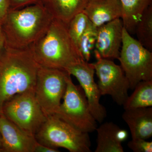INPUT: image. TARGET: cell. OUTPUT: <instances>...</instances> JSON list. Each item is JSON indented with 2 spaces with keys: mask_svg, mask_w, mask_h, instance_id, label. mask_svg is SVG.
<instances>
[{
  "mask_svg": "<svg viewBox=\"0 0 152 152\" xmlns=\"http://www.w3.org/2000/svg\"><path fill=\"white\" fill-rule=\"evenodd\" d=\"M54 19L42 3L9 10L1 23L6 46L16 49L29 48L43 35Z\"/></svg>",
  "mask_w": 152,
  "mask_h": 152,
  "instance_id": "cell-1",
  "label": "cell"
},
{
  "mask_svg": "<svg viewBox=\"0 0 152 152\" xmlns=\"http://www.w3.org/2000/svg\"><path fill=\"white\" fill-rule=\"evenodd\" d=\"M39 67L29 47H7L0 61V115L3 106L11 98L35 89Z\"/></svg>",
  "mask_w": 152,
  "mask_h": 152,
  "instance_id": "cell-2",
  "label": "cell"
},
{
  "mask_svg": "<svg viewBox=\"0 0 152 152\" xmlns=\"http://www.w3.org/2000/svg\"><path fill=\"white\" fill-rule=\"evenodd\" d=\"M29 48L36 62L42 66L66 71L85 61L69 35L68 25L55 18L43 35Z\"/></svg>",
  "mask_w": 152,
  "mask_h": 152,
  "instance_id": "cell-3",
  "label": "cell"
},
{
  "mask_svg": "<svg viewBox=\"0 0 152 152\" xmlns=\"http://www.w3.org/2000/svg\"><path fill=\"white\" fill-rule=\"evenodd\" d=\"M35 137L40 143L57 149L64 148L70 152H91L89 133L80 130L56 115L47 117Z\"/></svg>",
  "mask_w": 152,
  "mask_h": 152,
  "instance_id": "cell-4",
  "label": "cell"
},
{
  "mask_svg": "<svg viewBox=\"0 0 152 152\" xmlns=\"http://www.w3.org/2000/svg\"><path fill=\"white\" fill-rule=\"evenodd\" d=\"M118 60L131 90L140 82L152 80V51L133 38L124 28Z\"/></svg>",
  "mask_w": 152,
  "mask_h": 152,
  "instance_id": "cell-5",
  "label": "cell"
},
{
  "mask_svg": "<svg viewBox=\"0 0 152 152\" xmlns=\"http://www.w3.org/2000/svg\"><path fill=\"white\" fill-rule=\"evenodd\" d=\"M1 113L22 130L34 137L47 118L36 99L35 89L11 98L3 106Z\"/></svg>",
  "mask_w": 152,
  "mask_h": 152,
  "instance_id": "cell-6",
  "label": "cell"
},
{
  "mask_svg": "<svg viewBox=\"0 0 152 152\" xmlns=\"http://www.w3.org/2000/svg\"><path fill=\"white\" fill-rule=\"evenodd\" d=\"M71 76L67 79L63 102L55 115L80 130L93 132L97 128L96 121L91 113L81 87L74 83Z\"/></svg>",
  "mask_w": 152,
  "mask_h": 152,
  "instance_id": "cell-7",
  "label": "cell"
},
{
  "mask_svg": "<svg viewBox=\"0 0 152 152\" xmlns=\"http://www.w3.org/2000/svg\"><path fill=\"white\" fill-rule=\"evenodd\" d=\"M70 75L63 70L39 65L35 95L47 117L55 115L58 111Z\"/></svg>",
  "mask_w": 152,
  "mask_h": 152,
  "instance_id": "cell-8",
  "label": "cell"
},
{
  "mask_svg": "<svg viewBox=\"0 0 152 152\" xmlns=\"http://www.w3.org/2000/svg\"><path fill=\"white\" fill-rule=\"evenodd\" d=\"M96 58V61L93 64L101 95H109L116 103L123 106L129 97L130 86L122 69L112 60Z\"/></svg>",
  "mask_w": 152,
  "mask_h": 152,
  "instance_id": "cell-9",
  "label": "cell"
},
{
  "mask_svg": "<svg viewBox=\"0 0 152 152\" xmlns=\"http://www.w3.org/2000/svg\"><path fill=\"white\" fill-rule=\"evenodd\" d=\"M66 71L78 81L87 98L91 113L96 121L102 123L107 116V111L100 102L102 95L95 82V71L93 63L83 61Z\"/></svg>",
  "mask_w": 152,
  "mask_h": 152,
  "instance_id": "cell-10",
  "label": "cell"
},
{
  "mask_svg": "<svg viewBox=\"0 0 152 152\" xmlns=\"http://www.w3.org/2000/svg\"><path fill=\"white\" fill-rule=\"evenodd\" d=\"M124 28L121 18L115 19L98 28L94 51L95 57L110 60L118 59Z\"/></svg>",
  "mask_w": 152,
  "mask_h": 152,
  "instance_id": "cell-11",
  "label": "cell"
},
{
  "mask_svg": "<svg viewBox=\"0 0 152 152\" xmlns=\"http://www.w3.org/2000/svg\"><path fill=\"white\" fill-rule=\"evenodd\" d=\"M0 135L4 152H34L37 141L2 113L0 115Z\"/></svg>",
  "mask_w": 152,
  "mask_h": 152,
  "instance_id": "cell-12",
  "label": "cell"
},
{
  "mask_svg": "<svg viewBox=\"0 0 152 152\" xmlns=\"http://www.w3.org/2000/svg\"><path fill=\"white\" fill-rule=\"evenodd\" d=\"M83 12L97 28L121 18L122 15L120 0H90Z\"/></svg>",
  "mask_w": 152,
  "mask_h": 152,
  "instance_id": "cell-13",
  "label": "cell"
},
{
  "mask_svg": "<svg viewBox=\"0 0 152 152\" xmlns=\"http://www.w3.org/2000/svg\"><path fill=\"white\" fill-rule=\"evenodd\" d=\"M130 131L132 139L147 140L152 137V108L125 110L122 116Z\"/></svg>",
  "mask_w": 152,
  "mask_h": 152,
  "instance_id": "cell-14",
  "label": "cell"
},
{
  "mask_svg": "<svg viewBox=\"0 0 152 152\" xmlns=\"http://www.w3.org/2000/svg\"><path fill=\"white\" fill-rule=\"evenodd\" d=\"M97 145L95 152H124L122 143L128 137V133L116 124L105 122L96 128Z\"/></svg>",
  "mask_w": 152,
  "mask_h": 152,
  "instance_id": "cell-15",
  "label": "cell"
},
{
  "mask_svg": "<svg viewBox=\"0 0 152 152\" xmlns=\"http://www.w3.org/2000/svg\"><path fill=\"white\" fill-rule=\"evenodd\" d=\"M90 0H43L44 6L54 18L67 25L77 14L84 10Z\"/></svg>",
  "mask_w": 152,
  "mask_h": 152,
  "instance_id": "cell-16",
  "label": "cell"
},
{
  "mask_svg": "<svg viewBox=\"0 0 152 152\" xmlns=\"http://www.w3.org/2000/svg\"><path fill=\"white\" fill-rule=\"evenodd\" d=\"M122 10L121 18L124 28L130 34L135 33L136 25L144 11L152 5V0H120Z\"/></svg>",
  "mask_w": 152,
  "mask_h": 152,
  "instance_id": "cell-17",
  "label": "cell"
},
{
  "mask_svg": "<svg viewBox=\"0 0 152 152\" xmlns=\"http://www.w3.org/2000/svg\"><path fill=\"white\" fill-rule=\"evenodd\" d=\"M134 90L123 105L124 110L152 107V80L140 82Z\"/></svg>",
  "mask_w": 152,
  "mask_h": 152,
  "instance_id": "cell-18",
  "label": "cell"
},
{
  "mask_svg": "<svg viewBox=\"0 0 152 152\" xmlns=\"http://www.w3.org/2000/svg\"><path fill=\"white\" fill-rule=\"evenodd\" d=\"M135 33L137 40L152 51V5L144 11L136 25Z\"/></svg>",
  "mask_w": 152,
  "mask_h": 152,
  "instance_id": "cell-19",
  "label": "cell"
},
{
  "mask_svg": "<svg viewBox=\"0 0 152 152\" xmlns=\"http://www.w3.org/2000/svg\"><path fill=\"white\" fill-rule=\"evenodd\" d=\"M98 28L90 21L86 29L82 36L78 45V49L83 59L89 61L92 53L95 48Z\"/></svg>",
  "mask_w": 152,
  "mask_h": 152,
  "instance_id": "cell-20",
  "label": "cell"
},
{
  "mask_svg": "<svg viewBox=\"0 0 152 152\" xmlns=\"http://www.w3.org/2000/svg\"><path fill=\"white\" fill-rule=\"evenodd\" d=\"M89 22L88 17L82 12L74 17L68 24L69 35L77 48L79 41Z\"/></svg>",
  "mask_w": 152,
  "mask_h": 152,
  "instance_id": "cell-21",
  "label": "cell"
},
{
  "mask_svg": "<svg viewBox=\"0 0 152 152\" xmlns=\"http://www.w3.org/2000/svg\"><path fill=\"white\" fill-rule=\"evenodd\" d=\"M128 146L134 152H152V142L147 141L144 139H132L128 143Z\"/></svg>",
  "mask_w": 152,
  "mask_h": 152,
  "instance_id": "cell-22",
  "label": "cell"
},
{
  "mask_svg": "<svg viewBox=\"0 0 152 152\" xmlns=\"http://www.w3.org/2000/svg\"><path fill=\"white\" fill-rule=\"evenodd\" d=\"M10 7L9 10H15L22 8L27 6L42 3L43 0H9Z\"/></svg>",
  "mask_w": 152,
  "mask_h": 152,
  "instance_id": "cell-23",
  "label": "cell"
},
{
  "mask_svg": "<svg viewBox=\"0 0 152 152\" xmlns=\"http://www.w3.org/2000/svg\"><path fill=\"white\" fill-rule=\"evenodd\" d=\"M10 7L9 0H0V23L1 24L8 12Z\"/></svg>",
  "mask_w": 152,
  "mask_h": 152,
  "instance_id": "cell-24",
  "label": "cell"
},
{
  "mask_svg": "<svg viewBox=\"0 0 152 152\" xmlns=\"http://www.w3.org/2000/svg\"><path fill=\"white\" fill-rule=\"evenodd\" d=\"M6 48L5 37L3 31L2 25L0 23V61L5 52Z\"/></svg>",
  "mask_w": 152,
  "mask_h": 152,
  "instance_id": "cell-25",
  "label": "cell"
},
{
  "mask_svg": "<svg viewBox=\"0 0 152 152\" xmlns=\"http://www.w3.org/2000/svg\"><path fill=\"white\" fill-rule=\"evenodd\" d=\"M58 149L53 148L45 145L40 143L37 141L35 147L34 152H58Z\"/></svg>",
  "mask_w": 152,
  "mask_h": 152,
  "instance_id": "cell-26",
  "label": "cell"
},
{
  "mask_svg": "<svg viewBox=\"0 0 152 152\" xmlns=\"http://www.w3.org/2000/svg\"><path fill=\"white\" fill-rule=\"evenodd\" d=\"M0 148H2L1 138V135H0Z\"/></svg>",
  "mask_w": 152,
  "mask_h": 152,
  "instance_id": "cell-27",
  "label": "cell"
},
{
  "mask_svg": "<svg viewBox=\"0 0 152 152\" xmlns=\"http://www.w3.org/2000/svg\"><path fill=\"white\" fill-rule=\"evenodd\" d=\"M0 152H4V150H3V149L0 148Z\"/></svg>",
  "mask_w": 152,
  "mask_h": 152,
  "instance_id": "cell-28",
  "label": "cell"
}]
</instances>
